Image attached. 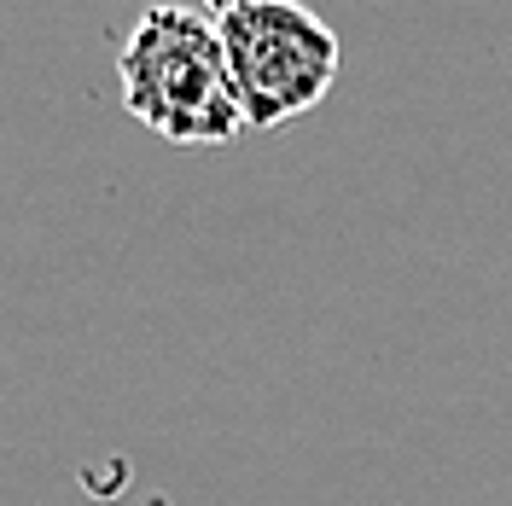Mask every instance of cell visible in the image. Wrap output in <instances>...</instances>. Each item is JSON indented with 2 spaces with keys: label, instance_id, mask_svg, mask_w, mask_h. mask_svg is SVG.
Returning <instances> with one entry per match:
<instances>
[{
  "label": "cell",
  "instance_id": "6da1fadb",
  "mask_svg": "<svg viewBox=\"0 0 512 506\" xmlns=\"http://www.w3.org/2000/svg\"><path fill=\"white\" fill-rule=\"evenodd\" d=\"M117 82L128 117L169 146H227L251 128L222 30L204 18V6H146L117 47Z\"/></svg>",
  "mask_w": 512,
  "mask_h": 506
},
{
  "label": "cell",
  "instance_id": "7a4b0ae2",
  "mask_svg": "<svg viewBox=\"0 0 512 506\" xmlns=\"http://www.w3.org/2000/svg\"><path fill=\"white\" fill-rule=\"evenodd\" d=\"M222 30L227 70L245 105L251 128H286L309 117L332 94L344 47L332 24L303 0H245L227 18H210Z\"/></svg>",
  "mask_w": 512,
  "mask_h": 506
},
{
  "label": "cell",
  "instance_id": "3957f363",
  "mask_svg": "<svg viewBox=\"0 0 512 506\" xmlns=\"http://www.w3.org/2000/svg\"><path fill=\"white\" fill-rule=\"evenodd\" d=\"M198 6H204V18H227V12L245 6V0H198Z\"/></svg>",
  "mask_w": 512,
  "mask_h": 506
}]
</instances>
